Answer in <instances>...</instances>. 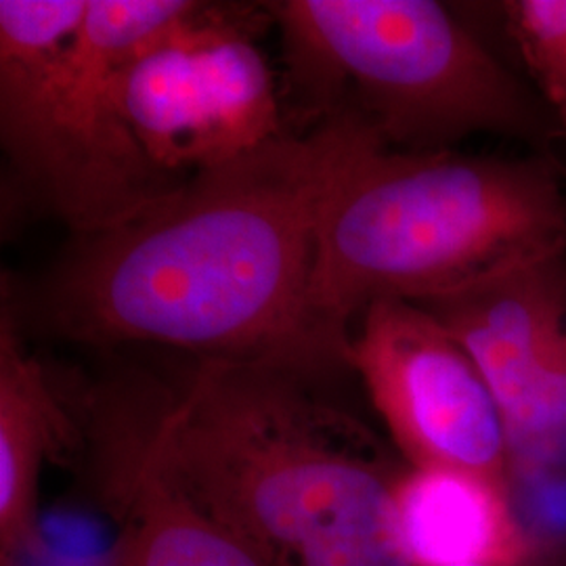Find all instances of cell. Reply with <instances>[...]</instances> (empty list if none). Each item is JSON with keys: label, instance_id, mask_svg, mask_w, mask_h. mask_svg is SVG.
I'll return each instance as SVG.
<instances>
[{"label": "cell", "instance_id": "cell-3", "mask_svg": "<svg viewBox=\"0 0 566 566\" xmlns=\"http://www.w3.org/2000/svg\"><path fill=\"white\" fill-rule=\"evenodd\" d=\"M556 254H566V198L546 160L378 147L325 206L313 332L325 355L348 367L350 334L369 304L428 303Z\"/></svg>", "mask_w": 566, "mask_h": 566}, {"label": "cell", "instance_id": "cell-5", "mask_svg": "<svg viewBox=\"0 0 566 566\" xmlns=\"http://www.w3.org/2000/svg\"><path fill=\"white\" fill-rule=\"evenodd\" d=\"M290 81L322 116L364 118L392 151H451L481 133L539 139L549 109L432 0L269 4Z\"/></svg>", "mask_w": 566, "mask_h": 566}, {"label": "cell", "instance_id": "cell-7", "mask_svg": "<svg viewBox=\"0 0 566 566\" xmlns=\"http://www.w3.org/2000/svg\"><path fill=\"white\" fill-rule=\"evenodd\" d=\"M357 371L409 468H446L514 485L502 409L483 371L428 308L376 301L348 343Z\"/></svg>", "mask_w": 566, "mask_h": 566}, {"label": "cell", "instance_id": "cell-13", "mask_svg": "<svg viewBox=\"0 0 566 566\" xmlns=\"http://www.w3.org/2000/svg\"><path fill=\"white\" fill-rule=\"evenodd\" d=\"M504 15L542 102L566 130V0H512Z\"/></svg>", "mask_w": 566, "mask_h": 566}, {"label": "cell", "instance_id": "cell-12", "mask_svg": "<svg viewBox=\"0 0 566 566\" xmlns=\"http://www.w3.org/2000/svg\"><path fill=\"white\" fill-rule=\"evenodd\" d=\"M507 443L514 481L566 479V332L523 411L507 428Z\"/></svg>", "mask_w": 566, "mask_h": 566}, {"label": "cell", "instance_id": "cell-6", "mask_svg": "<svg viewBox=\"0 0 566 566\" xmlns=\"http://www.w3.org/2000/svg\"><path fill=\"white\" fill-rule=\"evenodd\" d=\"M120 103L149 163L179 181L283 133L277 82L248 23L203 2L128 61Z\"/></svg>", "mask_w": 566, "mask_h": 566}, {"label": "cell", "instance_id": "cell-1", "mask_svg": "<svg viewBox=\"0 0 566 566\" xmlns=\"http://www.w3.org/2000/svg\"><path fill=\"white\" fill-rule=\"evenodd\" d=\"M380 135L338 112L196 172L133 219L74 238L30 315L81 344H154L196 359L338 369L311 322L325 206Z\"/></svg>", "mask_w": 566, "mask_h": 566}, {"label": "cell", "instance_id": "cell-9", "mask_svg": "<svg viewBox=\"0 0 566 566\" xmlns=\"http://www.w3.org/2000/svg\"><path fill=\"white\" fill-rule=\"evenodd\" d=\"M428 308L479 365L506 432L566 332V254L512 266Z\"/></svg>", "mask_w": 566, "mask_h": 566}, {"label": "cell", "instance_id": "cell-14", "mask_svg": "<svg viewBox=\"0 0 566 566\" xmlns=\"http://www.w3.org/2000/svg\"><path fill=\"white\" fill-rule=\"evenodd\" d=\"M512 566H566L565 547L549 544L546 539L537 537L535 552L518 565Z\"/></svg>", "mask_w": 566, "mask_h": 566}, {"label": "cell", "instance_id": "cell-2", "mask_svg": "<svg viewBox=\"0 0 566 566\" xmlns=\"http://www.w3.org/2000/svg\"><path fill=\"white\" fill-rule=\"evenodd\" d=\"M275 361L198 359L179 385H102L145 458L263 566H409L374 434Z\"/></svg>", "mask_w": 566, "mask_h": 566}, {"label": "cell", "instance_id": "cell-8", "mask_svg": "<svg viewBox=\"0 0 566 566\" xmlns=\"http://www.w3.org/2000/svg\"><path fill=\"white\" fill-rule=\"evenodd\" d=\"M82 447L120 531L112 566H263L149 464L97 390L81 407Z\"/></svg>", "mask_w": 566, "mask_h": 566}, {"label": "cell", "instance_id": "cell-4", "mask_svg": "<svg viewBox=\"0 0 566 566\" xmlns=\"http://www.w3.org/2000/svg\"><path fill=\"white\" fill-rule=\"evenodd\" d=\"M191 0H0V147L23 198L74 238L172 191L120 103L128 61L196 11Z\"/></svg>", "mask_w": 566, "mask_h": 566}, {"label": "cell", "instance_id": "cell-11", "mask_svg": "<svg viewBox=\"0 0 566 566\" xmlns=\"http://www.w3.org/2000/svg\"><path fill=\"white\" fill-rule=\"evenodd\" d=\"M395 518L409 566H512L537 547L514 485L472 472L405 465Z\"/></svg>", "mask_w": 566, "mask_h": 566}, {"label": "cell", "instance_id": "cell-10", "mask_svg": "<svg viewBox=\"0 0 566 566\" xmlns=\"http://www.w3.org/2000/svg\"><path fill=\"white\" fill-rule=\"evenodd\" d=\"M82 447L74 399L28 350L11 306L0 315V565L39 542L44 465Z\"/></svg>", "mask_w": 566, "mask_h": 566}]
</instances>
